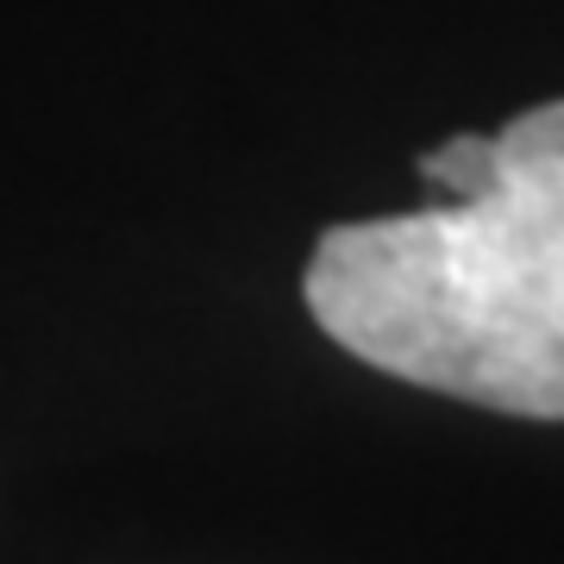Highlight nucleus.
<instances>
[{"instance_id": "f257e3e1", "label": "nucleus", "mask_w": 564, "mask_h": 564, "mask_svg": "<svg viewBox=\"0 0 564 564\" xmlns=\"http://www.w3.org/2000/svg\"><path fill=\"white\" fill-rule=\"evenodd\" d=\"M421 182L314 239L307 321L377 377L564 426V101L433 144Z\"/></svg>"}]
</instances>
